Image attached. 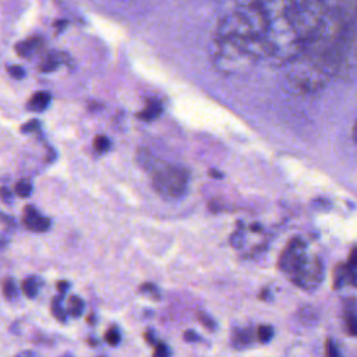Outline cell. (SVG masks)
Returning <instances> with one entry per match:
<instances>
[{
    "label": "cell",
    "mask_w": 357,
    "mask_h": 357,
    "mask_svg": "<svg viewBox=\"0 0 357 357\" xmlns=\"http://www.w3.org/2000/svg\"><path fill=\"white\" fill-rule=\"evenodd\" d=\"M38 43H39V42H38L36 39L29 40V42H24V43H21V45L18 46V53L22 54V56H28L29 53H32V52L36 49V45H38Z\"/></svg>",
    "instance_id": "21"
},
{
    "label": "cell",
    "mask_w": 357,
    "mask_h": 357,
    "mask_svg": "<svg viewBox=\"0 0 357 357\" xmlns=\"http://www.w3.org/2000/svg\"><path fill=\"white\" fill-rule=\"evenodd\" d=\"M22 223L28 230L35 233H43L50 227V219L42 216L33 206H26L24 209Z\"/></svg>",
    "instance_id": "6"
},
{
    "label": "cell",
    "mask_w": 357,
    "mask_h": 357,
    "mask_svg": "<svg viewBox=\"0 0 357 357\" xmlns=\"http://www.w3.org/2000/svg\"><path fill=\"white\" fill-rule=\"evenodd\" d=\"M50 310L53 312V315L60 321V322H64L67 319V311L63 308L61 305V296L59 297H54L52 300V305H50Z\"/></svg>",
    "instance_id": "13"
},
{
    "label": "cell",
    "mask_w": 357,
    "mask_h": 357,
    "mask_svg": "<svg viewBox=\"0 0 357 357\" xmlns=\"http://www.w3.org/2000/svg\"><path fill=\"white\" fill-rule=\"evenodd\" d=\"M86 319H88V322H91V324H93V314H91V315H89V317H88V318H86Z\"/></svg>",
    "instance_id": "33"
},
{
    "label": "cell",
    "mask_w": 357,
    "mask_h": 357,
    "mask_svg": "<svg viewBox=\"0 0 357 357\" xmlns=\"http://www.w3.org/2000/svg\"><path fill=\"white\" fill-rule=\"evenodd\" d=\"M252 342V332L250 328L234 329L231 335V343L234 347H244Z\"/></svg>",
    "instance_id": "8"
},
{
    "label": "cell",
    "mask_w": 357,
    "mask_h": 357,
    "mask_svg": "<svg viewBox=\"0 0 357 357\" xmlns=\"http://www.w3.org/2000/svg\"><path fill=\"white\" fill-rule=\"evenodd\" d=\"M57 290L63 294V293H66V290L68 289V282H66V280H60V282H57Z\"/></svg>",
    "instance_id": "30"
},
{
    "label": "cell",
    "mask_w": 357,
    "mask_h": 357,
    "mask_svg": "<svg viewBox=\"0 0 357 357\" xmlns=\"http://www.w3.org/2000/svg\"><path fill=\"white\" fill-rule=\"evenodd\" d=\"M160 110H162L160 103L156 102V100H153V102H149V103L145 106V109L139 113V117H141V119H145V120H151V119L158 117L159 113H160Z\"/></svg>",
    "instance_id": "12"
},
{
    "label": "cell",
    "mask_w": 357,
    "mask_h": 357,
    "mask_svg": "<svg viewBox=\"0 0 357 357\" xmlns=\"http://www.w3.org/2000/svg\"><path fill=\"white\" fill-rule=\"evenodd\" d=\"M349 264H351V265H357V247H356V248H353V251L350 252Z\"/></svg>",
    "instance_id": "31"
},
{
    "label": "cell",
    "mask_w": 357,
    "mask_h": 357,
    "mask_svg": "<svg viewBox=\"0 0 357 357\" xmlns=\"http://www.w3.org/2000/svg\"><path fill=\"white\" fill-rule=\"evenodd\" d=\"M42 284V280L36 276H29L26 279L22 280V284H21V289H22V293L28 297V298H33L36 294H38V290Z\"/></svg>",
    "instance_id": "9"
},
{
    "label": "cell",
    "mask_w": 357,
    "mask_h": 357,
    "mask_svg": "<svg viewBox=\"0 0 357 357\" xmlns=\"http://www.w3.org/2000/svg\"><path fill=\"white\" fill-rule=\"evenodd\" d=\"M271 11L264 1L238 4L218 25L216 38L236 40H261L271 25Z\"/></svg>",
    "instance_id": "1"
},
{
    "label": "cell",
    "mask_w": 357,
    "mask_h": 357,
    "mask_svg": "<svg viewBox=\"0 0 357 357\" xmlns=\"http://www.w3.org/2000/svg\"><path fill=\"white\" fill-rule=\"evenodd\" d=\"M211 57L216 70L222 73L234 74L245 71L255 61L265 57L264 39L236 40L215 36Z\"/></svg>",
    "instance_id": "2"
},
{
    "label": "cell",
    "mask_w": 357,
    "mask_h": 357,
    "mask_svg": "<svg viewBox=\"0 0 357 357\" xmlns=\"http://www.w3.org/2000/svg\"><path fill=\"white\" fill-rule=\"evenodd\" d=\"M344 322L347 332L353 336H357V315L353 312H347V315L344 317Z\"/></svg>",
    "instance_id": "17"
},
{
    "label": "cell",
    "mask_w": 357,
    "mask_h": 357,
    "mask_svg": "<svg viewBox=\"0 0 357 357\" xmlns=\"http://www.w3.org/2000/svg\"><path fill=\"white\" fill-rule=\"evenodd\" d=\"M351 134H353V139H354V142L357 144V120L354 121V126H353V131H351Z\"/></svg>",
    "instance_id": "32"
},
{
    "label": "cell",
    "mask_w": 357,
    "mask_h": 357,
    "mask_svg": "<svg viewBox=\"0 0 357 357\" xmlns=\"http://www.w3.org/2000/svg\"><path fill=\"white\" fill-rule=\"evenodd\" d=\"M50 103V95L47 92H36L31 100H29V107L35 112H40L45 110Z\"/></svg>",
    "instance_id": "10"
},
{
    "label": "cell",
    "mask_w": 357,
    "mask_h": 357,
    "mask_svg": "<svg viewBox=\"0 0 357 357\" xmlns=\"http://www.w3.org/2000/svg\"><path fill=\"white\" fill-rule=\"evenodd\" d=\"M144 339L149 343V344H153L156 346V339H155V335H153V331L152 329H148L146 332H144Z\"/></svg>",
    "instance_id": "28"
},
{
    "label": "cell",
    "mask_w": 357,
    "mask_h": 357,
    "mask_svg": "<svg viewBox=\"0 0 357 357\" xmlns=\"http://www.w3.org/2000/svg\"><path fill=\"white\" fill-rule=\"evenodd\" d=\"M289 278L297 287L314 290L324 279V265L318 257H307Z\"/></svg>",
    "instance_id": "4"
},
{
    "label": "cell",
    "mask_w": 357,
    "mask_h": 357,
    "mask_svg": "<svg viewBox=\"0 0 357 357\" xmlns=\"http://www.w3.org/2000/svg\"><path fill=\"white\" fill-rule=\"evenodd\" d=\"M8 71H10V75L11 77H14V78H21V77H24V70L21 68V67H11V68H8Z\"/></svg>",
    "instance_id": "29"
},
{
    "label": "cell",
    "mask_w": 357,
    "mask_h": 357,
    "mask_svg": "<svg viewBox=\"0 0 357 357\" xmlns=\"http://www.w3.org/2000/svg\"><path fill=\"white\" fill-rule=\"evenodd\" d=\"M93 148L98 151V152H106L109 148H110V141L107 139V137H96L95 141H93Z\"/></svg>",
    "instance_id": "22"
},
{
    "label": "cell",
    "mask_w": 357,
    "mask_h": 357,
    "mask_svg": "<svg viewBox=\"0 0 357 357\" xmlns=\"http://www.w3.org/2000/svg\"><path fill=\"white\" fill-rule=\"evenodd\" d=\"M325 354L326 357H340V353L337 350V346L332 339H328L325 343Z\"/></svg>",
    "instance_id": "23"
},
{
    "label": "cell",
    "mask_w": 357,
    "mask_h": 357,
    "mask_svg": "<svg viewBox=\"0 0 357 357\" xmlns=\"http://www.w3.org/2000/svg\"><path fill=\"white\" fill-rule=\"evenodd\" d=\"M347 265L350 272V284L357 287V265H351V264H347Z\"/></svg>",
    "instance_id": "26"
},
{
    "label": "cell",
    "mask_w": 357,
    "mask_h": 357,
    "mask_svg": "<svg viewBox=\"0 0 357 357\" xmlns=\"http://www.w3.org/2000/svg\"><path fill=\"white\" fill-rule=\"evenodd\" d=\"M197 318H198V321L202 324V326L206 328L208 331H215V329H216L215 321H213L212 317H209L208 314H205V312H197Z\"/></svg>",
    "instance_id": "20"
},
{
    "label": "cell",
    "mask_w": 357,
    "mask_h": 357,
    "mask_svg": "<svg viewBox=\"0 0 357 357\" xmlns=\"http://www.w3.org/2000/svg\"><path fill=\"white\" fill-rule=\"evenodd\" d=\"M120 339H121L120 332H119V329L114 328V326L109 328V329L106 331V333H105V340H106L109 344H112V346L119 344V343H120Z\"/></svg>",
    "instance_id": "16"
},
{
    "label": "cell",
    "mask_w": 357,
    "mask_h": 357,
    "mask_svg": "<svg viewBox=\"0 0 357 357\" xmlns=\"http://www.w3.org/2000/svg\"><path fill=\"white\" fill-rule=\"evenodd\" d=\"M273 336V328L269 325H261L257 329V339L259 343H268Z\"/></svg>",
    "instance_id": "15"
},
{
    "label": "cell",
    "mask_w": 357,
    "mask_h": 357,
    "mask_svg": "<svg viewBox=\"0 0 357 357\" xmlns=\"http://www.w3.org/2000/svg\"><path fill=\"white\" fill-rule=\"evenodd\" d=\"M15 192L20 195V197H28L31 192H32V185L28 180H20L17 184H15Z\"/></svg>",
    "instance_id": "18"
},
{
    "label": "cell",
    "mask_w": 357,
    "mask_h": 357,
    "mask_svg": "<svg viewBox=\"0 0 357 357\" xmlns=\"http://www.w3.org/2000/svg\"><path fill=\"white\" fill-rule=\"evenodd\" d=\"M183 337H184L185 342H197V340L199 339V336L197 335L195 331H185L184 335H183Z\"/></svg>",
    "instance_id": "27"
},
{
    "label": "cell",
    "mask_w": 357,
    "mask_h": 357,
    "mask_svg": "<svg viewBox=\"0 0 357 357\" xmlns=\"http://www.w3.org/2000/svg\"><path fill=\"white\" fill-rule=\"evenodd\" d=\"M1 290H3V296L13 301L17 298L18 296V290H17V286H15V282L11 279V278H6L3 279V283H1Z\"/></svg>",
    "instance_id": "11"
},
{
    "label": "cell",
    "mask_w": 357,
    "mask_h": 357,
    "mask_svg": "<svg viewBox=\"0 0 357 357\" xmlns=\"http://www.w3.org/2000/svg\"><path fill=\"white\" fill-rule=\"evenodd\" d=\"M84 311V301L82 298L77 297V296H71L68 298V312L73 317H79Z\"/></svg>",
    "instance_id": "14"
},
{
    "label": "cell",
    "mask_w": 357,
    "mask_h": 357,
    "mask_svg": "<svg viewBox=\"0 0 357 357\" xmlns=\"http://www.w3.org/2000/svg\"><path fill=\"white\" fill-rule=\"evenodd\" d=\"M243 243H244V237H243V234H241L240 231H236V233L230 237V244H231L233 247H236V248H240V247L243 245Z\"/></svg>",
    "instance_id": "25"
},
{
    "label": "cell",
    "mask_w": 357,
    "mask_h": 357,
    "mask_svg": "<svg viewBox=\"0 0 357 357\" xmlns=\"http://www.w3.org/2000/svg\"><path fill=\"white\" fill-rule=\"evenodd\" d=\"M307 257L308 255H307L305 243L301 238L294 237L287 243V245L282 251L279 261H278V266L282 272H284L287 276H290L304 262V259Z\"/></svg>",
    "instance_id": "5"
},
{
    "label": "cell",
    "mask_w": 357,
    "mask_h": 357,
    "mask_svg": "<svg viewBox=\"0 0 357 357\" xmlns=\"http://www.w3.org/2000/svg\"><path fill=\"white\" fill-rule=\"evenodd\" d=\"M152 183L165 198H178L187 191L188 173L174 165H160L153 169Z\"/></svg>",
    "instance_id": "3"
},
{
    "label": "cell",
    "mask_w": 357,
    "mask_h": 357,
    "mask_svg": "<svg viewBox=\"0 0 357 357\" xmlns=\"http://www.w3.org/2000/svg\"><path fill=\"white\" fill-rule=\"evenodd\" d=\"M169 354H170L169 347L165 343L158 342L153 350V357H169Z\"/></svg>",
    "instance_id": "24"
},
{
    "label": "cell",
    "mask_w": 357,
    "mask_h": 357,
    "mask_svg": "<svg viewBox=\"0 0 357 357\" xmlns=\"http://www.w3.org/2000/svg\"><path fill=\"white\" fill-rule=\"evenodd\" d=\"M344 284H350V272H349V265L342 264V265H337L333 271V287L339 289V287H343Z\"/></svg>",
    "instance_id": "7"
},
{
    "label": "cell",
    "mask_w": 357,
    "mask_h": 357,
    "mask_svg": "<svg viewBox=\"0 0 357 357\" xmlns=\"http://www.w3.org/2000/svg\"><path fill=\"white\" fill-rule=\"evenodd\" d=\"M139 291L141 293H145V294H149L152 298H159L160 294H159V290L158 287L153 284V283H149V282H145L139 286Z\"/></svg>",
    "instance_id": "19"
}]
</instances>
